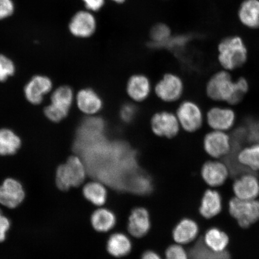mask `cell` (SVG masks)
Returning <instances> with one entry per match:
<instances>
[{
    "mask_svg": "<svg viewBox=\"0 0 259 259\" xmlns=\"http://www.w3.org/2000/svg\"><path fill=\"white\" fill-rule=\"evenodd\" d=\"M248 81L239 77L234 81L228 71H220L210 77L206 85V95L214 101L237 105L248 92Z\"/></svg>",
    "mask_w": 259,
    "mask_h": 259,
    "instance_id": "cell-1",
    "label": "cell"
},
{
    "mask_svg": "<svg viewBox=\"0 0 259 259\" xmlns=\"http://www.w3.org/2000/svg\"><path fill=\"white\" fill-rule=\"evenodd\" d=\"M218 50L219 63L226 70L238 69L247 61V47L240 37L225 38L220 42Z\"/></svg>",
    "mask_w": 259,
    "mask_h": 259,
    "instance_id": "cell-2",
    "label": "cell"
},
{
    "mask_svg": "<svg viewBox=\"0 0 259 259\" xmlns=\"http://www.w3.org/2000/svg\"><path fill=\"white\" fill-rule=\"evenodd\" d=\"M87 172L85 165L79 157H70L66 163L58 167L56 184L58 189L67 191L71 187L79 186L85 181Z\"/></svg>",
    "mask_w": 259,
    "mask_h": 259,
    "instance_id": "cell-3",
    "label": "cell"
},
{
    "mask_svg": "<svg viewBox=\"0 0 259 259\" xmlns=\"http://www.w3.org/2000/svg\"><path fill=\"white\" fill-rule=\"evenodd\" d=\"M229 211L242 228L247 229L259 220V202L235 197L230 200Z\"/></svg>",
    "mask_w": 259,
    "mask_h": 259,
    "instance_id": "cell-4",
    "label": "cell"
},
{
    "mask_svg": "<svg viewBox=\"0 0 259 259\" xmlns=\"http://www.w3.org/2000/svg\"><path fill=\"white\" fill-rule=\"evenodd\" d=\"M203 148L210 157L214 158L225 157L232 150V139L226 132L213 131L204 138Z\"/></svg>",
    "mask_w": 259,
    "mask_h": 259,
    "instance_id": "cell-5",
    "label": "cell"
},
{
    "mask_svg": "<svg viewBox=\"0 0 259 259\" xmlns=\"http://www.w3.org/2000/svg\"><path fill=\"white\" fill-rule=\"evenodd\" d=\"M177 116L180 126L187 132H196L202 126V110L193 102L186 101L181 103L177 110Z\"/></svg>",
    "mask_w": 259,
    "mask_h": 259,
    "instance_id": "cell-6",
    "label": "cell"
},
{
    "mask_svg": "<svg viewBox=\"0 0 259 259\" xmlns=\"http://www.w3.org/2000/svg\"><path fill=\"white\" fill-rule=\"evenodd\" d=\"M184 85L180 77L174 74H167L155 87V93L164 102H172L183 95Z\"/></svg>",
    "mask_w": 259,
    "mask_h": 259,
    "instance_id": "cell-7",
    "label": "cell"
},
{
    "mask_svg": "<svg viewBox=\"0 0 259 259\" xmlns=\"http://www.w3.org/2000/svg\"><path fill=\"white\" fill-rule=\"evenodd\" d=\"M180 127L177 116L170 112H158L151 119L152 130L158 137L174 138L179 132Z\"/></svg>",
    "mask_w": 259,
    "mask_h": 259,
    "instance_id": "cell-8",
    "label": "cell"
},
{
    "mask_svg": "<svg viewBox=\"0 0 259 259\" xmlns=\"http://www.w3.org/2000/svg\"><path fill=\"white\" fill-rule=\"evenodd\" d=\"M97 22L95 16L89 11H79L73 16L69 24V30L74 36L88 38L95 33Z\"/></svg>",
    "mask_w": 259,
    "mask_h": 259,
    "instance_id": "cell-9",
    "label": "cell"
},
{
    "mask_svg": "<svg viewBox=\"0 0 259 259\" xmlns=\"http://www.w3.org/2000/svg\"><path fill=\"white\" fill-rule=\"evenodd\" d=\"M206 121L213 131L226 132L234 125L236 114L231 108L213 107L207 112Z\"/></svg>",
    "mask_w": 259,
    "mask_h": 259,
    "instance_id": "cell-10",
    "label": "cell"
},
{
    "mask_svg": "<svg viewBox=\"0 0 259 259\" xmlns=\"http://www.w3.org/2000/svg\"><path fill=\"white\" fill-rule=\"evenodd\" d=\"M25 197V192L18 181L8 178L0 186V203L9 208H15Z\"/></svg>",
    "mask_w": 259,
    "mask_h": 259,
    "instance_id": "cell-11",
    "label": "cell"
},
{
    "mask_svg": "<svg viewBox=\"0 0 259 259\" xmlns=\"http://www.w3.org/2000/svg\"><path fill=\"white\" fill-rule=\"evenodd\" d=\"M236 197L242 200H254L259 195V181L251 173H245L237 178L233 185Z\"/></svg>",
    "mask_w": 259,
    "mask_h": 259,
    "instance_id": "cell-12",
    "label": "cell"
},
{
    "mask_svg": "<svg viewBox=\"0 0 259 259\" xmlns=\"http://www.w3.org/2000/svg\"><path fill=\"white\" fill-rule=\"evenodd\" d=\"M227 164L219 161H206L203 165L201 174L205 182L210 187H219L225 183L229 176Z\"/></svg>",
    "mask_w": 259,
    "mask_h": 259,
    "instance_id": "cell-13",
    "label": "cell"
},
{
    "mask_svg": "<svg viewBox=\"0 0 259 259\" xmlns=\"http://www.w3.org/2000/svg\"><path fill=\"white\" fill-rule=\"evenodd\" d=\"M150 228L151 220L148 210L142 207L133 209L127 225L129 234L135 238H142L147 235Z\"/></svg>",
    "mask_w": 259,
    "mask_h": 259,
    "instance_id": "cell-14",
    "label": "cell"
},
{
    "mask_svg": "<svg viewBox=\"0 0 259 259\" xmlns=\"http://www.w3.org/2000/svg\"><path fill=\"white\" fill-rule=\"evenodd\" d=\"M52 87L53 83L48 77L35 76L25 87V96L32 104H40L44 96L50 92Z\"/></svg>",
    "mask_w": 259,
    "mask_h": 259,
    "instance_id": "cell-15",
    "label": "cell"
},
{
    "mask_svg": "<svg viewBox=\"0 0 259 259\" xmlns=\"http://www.w3.org/2000/svg\"><path fill=\"white\" fill-rule=\"evenodd\" d=\"M77 104L80 111L87 115L96 114L103 106L100 97L90 89L80 91L77 96Z\"/></svg>",
    "mask_w": 259,
    "mask_h": 259,
    "instance_id": "cell-16",
    "label": "cell"
},
{
    "mask_svg": "<svg viewBox=\"0 0 259 259\" xmlns=\"http://www.w3.org/2000/svg\"><path fill=\"white\" fill-rule=\"evenodd\" d=\"M198 233V225L194 220L184 219L175 227L173 238L178 244H187L194 240Z\"/></svg>",
    "mask_w": 259,
    "mask_h": 259,
    "instance_id": "cell-17",
    "label": "cell"
},
{
    "mask_svg": "<svg viewBox=\"0 0 259 259\" xmlns=\"http://www.w3.org/2000/svg\"><path fill=\"white\" fill-rule=\"evenodd\" d=\"M222 209V200L220 193L213 190H206L204 193L199 208L200 214L204 218L212 219L218 215Z\"/></svg>",
    "mask_w": 259,
    "mask_h": 259,
    "instance_id": "cell-18",
    "label": "cell"
},
{
    "mask_svg": "<svg viewBox=\"0 0 259 259\" xmlns=\"http://www.w3.org/2000/svg\"><path fill=\"white\" fill-rule=\"evenodd\" d=\"M241 23L249 28H259V0H245L238 11Z\"/></svg>",
    "mask_w": 259,
    "mask_h": 259,
    "instance_id": "cell-19",
    "label": "cell"
},
{
    "mask_svg": "<svg viewBox=\"0 0 259 259\" xmlns=\"http://www.w3.org/2000/svg\"><path fill=\"white\" fill-rule=\"evenodd\" d=\"M127 91L128 95L137 102L144 101L150 95L151 84L147 77L142 74H136L130 78Z\"/></svg>",
    "mask_w": 259,
    "mask_h": 259,
    "instance_id": "cell-20",
    "label": "cell"
},
{
    "mask_svg": "<svg viewBox=\"0 0 259 259\" xmlns=\"http://www.w3.org/2000/svg\"><path fill=\"white\" fill-rule=\"evenodd\" d=\"M132 248L131 239L122 233H115L111 235L106 243L107 251L115 257L125 256L131 252Z\"/></svg>",
    "mask_w": 259,
    "mask_h": 259,
    "instance_id": "cell-21",
    "label": "cell"
},
{
    "mask_svg": "<svg viewBox=\"0 0 259 259\" xmlns=\"http://www.w3.org/2000/svg\"><path fill=\"white\" fill-rule=\"evenodd\" d=\"M73 99L72 89L68 86L60 87L52 95L50 105L52 108L62 113L66 117L72 106Z\"/></svg>",
    "mask_w": 259,
    "mask_h": 259,
    "instance_id": "cell-22",
    "label": "cell"
},
{
    "mask_svg": "<svg viewBox=\"0 0 259 259\" xmlns=\"http://www.w3.org/2000/svg\"><path fill=\"white\" fill-rule=\"evenodd\" d=\"M236 159L239 164L248 171L259 170V143L252 144L240 149L236 153Z\"/></svg>",
    "mask_w": 259,
    "mask_h": 259,
    "instance_id": "cell-23",
    "label": "cell"
},
{
    "mask_svg": "<svg viewBox=\"0 0 259 259\" xmlns=\"http://www.w3.org/2000/svg\"><path fill=\"white\" fill-rule=\"evenodd\" d=\"M91 223L93 228L99 232H107L114 228L116 219L112 210L100 208L95 210L91 217Z\"/></svg>",
    "mask_w": 259,
    "mask_h": 259,
    "instance_id": "cell-24",
    "label": "cell"
},
{
    "mask_svg": "<svg viewBox=\"0 0 259 259\" xmlns=\"http://www.w3.org/2000/svg\"><path fill=\"white\" fill-rule=\"evenodd\" d=\"M231 254L226 250L215 251L211 250L204 242L203 239H200L191 248L189 259H231Z\"/></svg>",
    "mask_w": 259,
    "mask_h": 259,
    "instance_id": "cell-25",
    "label": "cell"
},
{
    "mask_svg": "<svg viewBox=\"0 0 259 259\" xmlns=\"http://www.w3.org/2000/svg\"><path fill=\"white\" fill-rule=\"evenodd\" d=\"M83 194L87 200L98 206L104 205L108 196L105 186L99 181L87 183L83 188Z\"/></svg>",
    "mask_w": 259,
    "mask_h": 259,
    "instance_id": "cell-26",
    "label": "cell"
},
{
    "mask_svg": "<svg viewBox=\"0 0 259 259\" xmlns=\"http://www.w3.org/2000/svg\"><path fill=\"white\" fill-rule=\"evenodd\" d=\"M203 239L207 247L218 252L226 250L229 242L228 235L216 228L208 230Z\"/></svg>",
    "mask_w": 259,
    "mask_h": 259,
    "instance_id": "cell-27",
    "label": "cell"
},
{
    "mask_svg": "<svg viewBox=\"0 0 259 259\" xmlns=\"http://www.w3.org/2000/svg\"><path fill=\"white\" fill-rule=\"evenodd\" d=\"M21 145V139L9 129H0V155H12Z\"/></svg>",
    "mask_w": 259,
    "mask_h": 259,
    "instance_id": "cell-28",
    "label": "cell"
},
{
    "mask_svg": "<svg viewBox=\"0 0 259 259\" xmlns=\"http://www.w3.org/2000/svg\"><path fill=\"white\" fill-rule=\"evenodd\" d=\"M138 173H136L129 181L127 190L141 195L151 193L153 190V184L150 178L144 174Z\"/></svg>",
    "mask_w": 259,
    "mask_h": 259,
    "instance_id": "cell-29",
    "label": "cell"
},
{
    "mask_svg": "<svg viewBox=\"0 0 259 259\" xmlns=\"http://www.w3.org/2000/svg\"><path fill=\"white\" fill-rule=\"evenodd\" d=\"M170 36V30L165 24H157L152 28L151 37L155 44H163L166 43Z\"/></svg>",
    "mask_w": 259,
    "mask_h": 259,
    "instance_id": "cell-30",
    "label": "cell"
},
{
    "mask_svg": "<svg viewBox=\"0 0 259 259\" xmlns=\"http://www.w3.org/2000/svg\"><path fill=\"white\" fill-rule=\"evenodd\" d=\"M15 71L14 63L3 55L0 54V82H3L13 75Z\"/></svg>",
    "mask_w": 259,
    "mask_h": 259,
    "instance_id": "cell-31",
    "label": "cell"
},
{
    "mask_svg": "<svg viewBox=\"0 0 259 259\" xmlns=\"http://www.w3.org/2000/svg\"><path fill=\"white\" fill-rule=\"evenodd\" d=\"M165 259H189V254L180 245H171L165 252Z\"/></svg>",
    "mask_w": 259,
    "mask_h": 259,
    "instance_id": "cell-32",
    "label": "cell"
},
{
    "mask_svg": "<svg viewBox=\"0 0 259 259\" xmlns=\"http://www.w3.org/2000/svg\"><path fill=\"white\" fill-rule=\"evenodd\" d=\"M246 132L248 141L252 144L259 143V119L249 122Z\"/></svg>",
    "mask_w": 259,
    "mask_h": 259,
    "instance_id": "cell-33",
    "label": "cell"
},
{
    "mask_svg": "<svg viewBox=\"0 0 259 259\" xmlns=\"http://www.w3.org/2000/svg\"><path fill=\"white\" fill-rule=\"evenodd\" d=\"M14 9L12 0H0V20L11 16L14 14Z\"/></svg>",
    "mask_w": 259,
    "mask_h": 259,
    "instance_id": "cell-34",
    "label": "cell"
},
{
    "mask_svg": "<svg viewBox=\"0 0 259 259\" xmlns=\"http://www.w3.org/2000/svg\"><path fill=\"white\" fill-rule=\"evenodd\" d=\"M137 112L135 107L131 104H126L123 106L120 111L121 117L123 121L129 122L134 119Z\"/></svg>",
    "mask_w": 259,
    "mask_h": 259,
    "instance_id": "cell-35",
    "label": "cell"
},
{
    "mask_svg": "<svg viewBox=\"0 0 259 259\" xmlns=\"http://www.w3.org/2000/svg\"><path fill=\"white\" fill-rule=\"evenodd\" d=\"M87 11L95 12L100 11L105 5V0H82Z\"/></svg>",
    "mask_w": 259,
    "mask_h": 259,
    "instance_id": "cell-36",
    "label": "cell"
},
{
    "mask_svg": "<svg viewBox=\"0 0 259 259\" xmlns=\"http://www.w3.org/2000/svg\"><path fill=\"white\" fill-rule=\"evenodd\" d=\"M10 228L9 220L3 215L0 210V242L5 240L6 232Z\"/></svg>",
    "mask_w": 259,
    "mask_h": 259,
    "instance_id": "cell-37",
    "label": "cell"
},
{
    "mask_svg": "<svg viewBox=\"0 0 259 259\" xmlns=\"http://www.w3.org/2000/svg\"><path fill=\"white\" fill-rule=\"evenodd\" d=\"M141 259H161V258L156 252L148 250L144 252Z\"/></svg>",
    "mask_w": 259,
    "mask_h": 259,
    "instance_id": "cell-38",
    "label": "cell"
},
{
    "mask_svg": "<svg viewBox=\"0 0 259 259\" xmlns=\"http://www.w3.org/2000/svg\"><path fill=\"white\" fill-rule=\"evenodd\" d=\"M111 1L116 3H118V4H121V3H124L125 0H111Z\"/></svg>",
    "mask_w": 259,
    "mask_h": 259,
    "instance_id": "cell-39",
    "label": "cell"
}]
</instances>
